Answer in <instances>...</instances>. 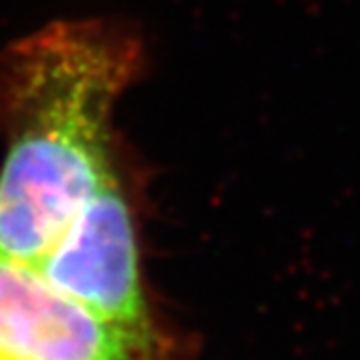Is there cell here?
Returning a JSON list of instances; mask_svg holds the SVG:
<instances>
[{"label":"cell","mask_w":360,"mask_h":360,"mask_svg":"<svg viewBox=\"0 0 360 360\" xmlns=\"http://www.w3.org/2000/svg\"><path fill=\"white\" fill-rule=\"evenodd\" d=\"M0 360H5V358H0Z\"/></svg>","instance_id":"4"},{"label":"cell","mask_w":360,"mask_h":360,"mask_svg":"<svg viewBox=\"0 0 360 360\" xmlns=\"http://www.w3.org/2000/svg\"><path fill=\"white\" fill-rule=\"evenodd\" d=\"M0 358L169 360L161 332L98 315L63 293L37 265L0 254Z\"/></svg>","instance_id":"2"},{"label":"cell","mask_w":360,"mask_h":360,"mask_svg":"<svg viewBox=\"0 0 360 360\" xmlns=\"http://www.w3.org/2000/svg\"><path fill=\"white\" fill-rule=\"evenodd\" d=\"M37 267L98 315L141 332H159L143 293L135 219L120 180L83 204Z\"/></svg>","instance_id":"3"},{"label":"cell","mask_w":360,"mask_h":360,"mask_svg":"<svg viewBox=\"0 0 360 360\" xmlns=\"http://www.w3.org/2000/svg\"><path fill=\"white\" fill-rule=\"evenodd\" d=\"M137 61V44L98 22L55 24L11 50L0 254L37 265L83 204L117 180L111 113Z\"/></svg>","instance_id":"1"}]
</instances>
